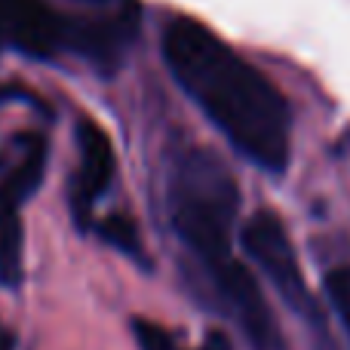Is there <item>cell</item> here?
Returning <instances> with one entry per match:
<instances>
[{
    "label": "cell",
    "mask_w": 350,
    "mask_h": 350,
    "mask_svg": "<svg viewBox=\"0 0 350 350\" xmlns=\"http://www.w3.org/2000/svg\"><path fill=\"white\" fill-rule=\"evenodd\" d=\"M240 187L206 148H181L166 166V218L191 261V277L243 332L249 350H289L255 273L237 258Z\"/></svg>",
    "instance_id": "cell-1"
},
{
    "label": "cell",
    "mask_w": 350,
    "mask_h": 350,
    "mask_svg": "<svg viewBox=\"0 0 350 350\" xmlns=\"http://www.w3.org/2000/svg\"><path fill=\"white\" fill-rule=\"evenodd\" d=\"M163 62L178 90L261 172H286L292 111L283 92L200 18L175 16L163 28Z\"/></svg>",
    "instance_id": "cell-2"
},
{
    "label": "cell",
    "mask_w": 350,
    "mask_h": 350,
    "mask_svg": "<svg viewBox=\"0 0 350 350\" xmlns=\"http://www.w3.org/2000/svg\"><path fill=\"white\" fill-rule=\"evenodd\" d=\"M139 34V3L117 10H62L55 0H0V53L28 59L71 55L114 74Z\"/></svg>",
    "instance_id": "cell-3"
},
{
    "label": "cell",
    "mask_w": 350,
    "mask_h": 350,
    "mask_svg": "<svg viewBox=\"0 0 350 350\" xmlns=\"http://www.w3.org/2000/svg\"><path fill=\"white\" fill-rule=\"evenodd\" d=\"M240 246L252 258V265L265 273V280L273 286V292L283 298L286 308L295 317H301L323 345H329L326 314H323L320 301L314 298L308 280H304L301 261H298L295 246L289 240V230L280 221L277 212L271 209L255 212L240 230Z\"/></svg>",
    "instance_id": "cell-4"
},
{
    "label": "cell",
    "mask_w": 350,
    "mask_h": 350,
    "mask_svg": "<svg viewBox=\"0 0 350 350\" xmlns=\"http://www.w3.org/2000/svg\"><path fill=\"white\" fill-rule=\"evenodd\" d=\"M18 154L0 172V286L18 289L25 277V228L22 206L34 197L46 172L49 142L40 133L16 139Z\"/></svg>",
    "instance_id": "cell-5"
},
{
    "label": "cell",
    "mask_w": 350,
    "mask_h": 350,
    "mask_svg": "<svg viewBox=\"0 0 350 350\" xmlns=\"http://www.w3.org/2000/svg\"><path fill=\"white\" fill-rule=\"evenodd\" d=\"M74 139H77V170L68 185V206L77 228L92 230L96 206L114 181V148H111L108 133L90 117L77 120Z\"/></svg>",
    "instance_id": "cell-6"
},
{
    "label": "cell",
    "mask_w": 350,
    "mask_h": 350,
    "mask_svg": "<svg viewBox=\"0 0 350 350\" xmlns=\"http://www.w3.org/2000/svg\"><path fill=\"white\" fill-rule=\"evenodd\" d=\"M129 326H133V338H135V345H139V350H237L234 338H230L224 329H209L206 338L200 341L197 347H185L172 329L145 320V317H133Z\"/></svg>",
    "instance_id": "cell-7"
},
{
    "label": "cell",
    "mask_w": 350,
    "mask_h": 350,
    "mask_svg": "<svg viewBox=\"0 0 350 350\" xmlns=\"http://www.w3.org/2000/svg\"><path fill=\"white\" fill-rule=\"evenodd\" d=\"M92 230H96V234L102 237L111 249H117V252H123L126 258H133L135 265H145V267L151 265V261H148V255H145V246H142L139 228H135V221L129 215L111 212V215L98 218V221L92 224Z\"/></svg>",
    "instance_id": "cell-8"
},
{
    "label": "cell",
    "mask_w": 350,
    "mask_h": 350,
    "mask_svg": "<svg viewBox=\"0 0 350 350\" xmlns=\"http://www.w3.org/2000/svg\"><path fill=\"white\" fill-rule=\"evenodd\" d=\"M326 295H329V301H332L335 314H338L341 326L347 329V338H350V265L335 267V271L326 277Z\"/></svg>",
    "instance_id": "cell-9"
},
{
    "label": "cell",
    "mask_w": 350,
    "mask_h": 350,
    "mask_svg": "<svg viewBox=\"0 0 350 350\" xmlns=\"http://www.w3.org/2000/svg\"><path fill=\"white\" fill-rule=\"evenodd\" d=\"M71 6H83V10H117V6H129L135 0H68Z\"/></svg>",
    "instance_id": "cell-10"
},
{
    "label": "cell",
    "mask_w": 350,
    "mask_h": 350,
    "mask_svg": "<svg viewBox=\"0 0 350 350\" xmlns=\"http://www.w3.org/2000/svg\"><path fill=\"white\" fill-rule=\"evenodd\" d=\"M16 345H18L16 332H12V329L0 320V350H16Z\"/></svg>",
    "instance_id": "cell-11"
},
{
    "label": "cell",
    "mask_w": 350,
    "mask_h": 350,
    "mask_svg": "<svg viewBox=\"0 0 350 350\" xmlns=\"http://www.w3.org/2000/svg\"><path fill=\"white\" fill-rule=\"evenodd\" d=\"M16 98H22V92L12 90V86H0V105L6 102H16Z\"/></svg>",
    "instance_id": "cell-12"
}]
</instances>
